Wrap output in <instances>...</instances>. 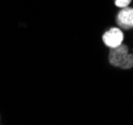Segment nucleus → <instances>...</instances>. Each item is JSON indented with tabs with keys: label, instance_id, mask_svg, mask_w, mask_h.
<instances>
[{
	"label": "nucleus",
	"instance_id": "nucleus-4",
	"mask_svg": "<svg viewBox=\"0 0 133 125\" xmlns=\"http://www.w3.org/2000/svg\"><path fill=\"white\" fill-rule=\"evenodd\" d=\"M131 1L132 0H115L114 4H115V6L118 7V8H124V7L129 6Z\"/></svg>",
	"mask_w": 133,
	"mask_h": 125
},
{
	"label": "nucleus",
	"instance_id": "nucleus-1",
	"mask_svg": "<svg viewBox=\"0 0 133 125\" xmlns=\"http://www.w3.org/2000/svg\"><path fill=\"white\" fill-rule=\"evenodd\" d=\"M128 46L121 44L120 46L111 48L108 54V61L113 67L121 69H131L133 67V54L129 53Z\"/></svg>",
	"mask_w": 133,
	"mask_h": 125
},
{
	"label": "nucleus",
	"instance_id": "nucleus-2",
	"mask_svg": "<svg viewBox=\"0 0 133 125\" xmlns=\"http://www.w3.org/2000/svg\"><path fill=\"white\" fill-rule=\"evenodd\" d=\"M123 40H124V34L122 32V30L117 27H111L102 35L103 43L110 49L120 46Z\"/></svg>",
	"mask_w": 133,
	"mask_h": 125
},
{
	"label": "nucleus",
	"instance_id": "nucleus-3",
	"mask_svg": "<svg viewBox=\"0 0 133 125\" xmlns=\"http://www.w3.org/2000/svg\"><path fill=\"white\" fill-rule=\"evenodd\" d=\"M116 23L126 30L133 28V8L129 6L121 8L116 17Z\"/></svg>",
	"mask_w": 133,
	"mask_h": 125
}]
</instances>
